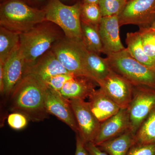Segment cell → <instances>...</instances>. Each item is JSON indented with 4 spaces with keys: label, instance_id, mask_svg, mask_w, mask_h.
<instances>
[{
    "label": "cell",
    "instance_id": "1",
    "mask_svg": "<svg viewBox=\"0 0 155 155\" xmlns=\"http://www.w3.org/2000/svg\"><path fill=\"white\" fill-rule=\"evenodd\" d=\"M47 88L35 75H24L8 97L9 110L21 113L33 122L44 121L48 116L45 108Z\"/></svg>",
    "mask_w": 155,
    "mask_h": 155
},
{
    "label": "cell",
    "instance_id": "2",
    "mask_svg": "<svg viewBox=\"0 0 155 155\" xmlns=\"http://www.w3.org/2000/svg\"><path fill=\"white\" fill-rule=\"evenodd\" d=\"M64 36L59 26L47 20L20 34L19 45L25 61V69L32 66L39 58L51 49L55 42Z\"/></svg>",
    "mask_w": 155,
    "mask_h": 155
},
{
    "label": "cell",
    "instance_id": "3",
    "mask_svg": "<svg viewBox=\"0 0 155 155\" xmlns=\"http://www.w3.org/2000/svg\"><path fill=\"white\" fill-rule=\"evenodd\" d=\"M45 12L22 0H5L0 5V25L20 34L27 32L45 21Z\"/></svg>",
    "mask_w": 155,
    "mask_h": 155
},
{
    "label": "cell",
    "instance_id": "4",
    "mask_svg": "<svg viewBox=\"0 0 155 155\" xmlns=\"http://www.w3.org/2000/svg\"><path fill=\"white\" fill-rule=\"evenodd\" d=\"M106 58L111 70L134 87L155 90V70L136 60L126 48L118 52L107 55Z\"/></svg>",
    "mask_w": 155,
    "mask_h": 155
},
{
    "label": "cell",
    "instance_id": "5",
    "mask_svg": "<svg viewBox=\"0 0 155 155\" xmlns=\"http://www.w3.org/2000/svg\"><path fill=\"white\" fill-rule=\"evenodd\" d=\"M81 3L66 5L60 0H48L43 8L47 21L56 24L68 38L81 40L80 10Z\"/></svg>",
    "mask_w": 155,
    "mask_h": 155
},
{
    "label": "cell",
    "instance_id": "6",
    "mask_svg": "<svg viewBox=\"0 0 155 155\" xmlns=\"http://www.w3.org/2000/svg\"><path fill=\"white\" fill-rule=\"evenodd\" d=\"M51 49L68 72L86 76L95 81L87 68L85 59L87 50L81 40L65 36L55 42Z\"/></svg>",
    "mask_w": 155,
    "mask_h": 155
},
{
    "label": "cell",
    "instance_id": "7",
    "mask_svg": "<svg viewBox=\"0 0 155 155\" xmlns=\"http://www.w3.org/2000/svg\"><path fill=\"white\" fill-rule=\"evenodd\" d=\"M155 17V0H128L119 15L120 26L150 27Z\"/></svg>",
    "mask_w": 155,
    "mask_h": 155
},
{
    "label": "cell",
    "instance_id": "8",
    "mask_svg": "<svg viewBox=\"0 0 155 155\" xmlns=\"http://www.w3.org/2000/svg\"><path fill=\"white\" fill-rule=\"evenodd\" d=\"M133 98L128 106L130 129L135 136L142 123L155 107V90L134 87Z\"/></svg>",
    "mask_w": 155,
    "mask_h": 155
},
{
    "label": "cell",
    "instance_id": "9",
    "mask_svg": "<svg viewBox=\"0 0 155 155\" xmlns=\"http://www.w3.org/2000/svg\"><path fill=\"white\" fill-rule=\"evenodd\" d=\"M78 126V133L85 143L93 142L101 123L92 112L88 102L81 99L68 100Z\"/></svg>",
    "mask_w": 155,
    "mask_h": 155
},
{
    "label": "cell",
    "instance_id": "10",
    "mask_svg": "<svg viewBox=\"0 0 155 155\" xmlns=\"http://www.w3.org/2000/svg\"><path fill=\"white\" fill-rule=\"evenodd\" d=\"M99 86L121 109L128 108L133 98L134 86L121 75L111 71Z\"/></svg>",
    "mask_w": 155,
    "mask_h": 155
},
{
    "label": "cell",
    "instance_id": "11",
    "mask_svg": "<svg viewBox=\"0 0 155 155\" xmlns=\"http://www.w3.org/2000/svg\"><path fill=\"white\" fill-rule=\"evenodd\" d=\"M45 108L48 114L55 116L75 133H78L77 122L69 100L48 87L46 95Z\"/></svg>",
    "mask_w": 155,
    "mask_h": 155
},
{
    "label": "cell",
    "instance_id": "12",
    "mask_svg": "<svg viewBox=\"0 0 155 155\" xmlns=\"http://www.w3.org/2000/svg\"><path fill=\"white\" fill-rule=\"evenodd\" d=\"M71 73L65 69L51 49L39 58L30 67L24 69V75H32L45 82L51 78L60 74Z\"/></svg>",
    "mask_w": 155,
    "mask_h": 155
},
{
    "label": "cell",
    "instance_id": "13",
    "mask_svg": "<svg viewBox=\"0 0 155 155\" xmlns=\"http://www.w3.org/2000/svg\"><path fill=\"white\" fill-rule=\"evenodd\" d=\"M129 129L130 120L128 109H121L116 115L101 123L98 132L93 143L99 146Z\"/></svg>",
    "mask_w": 155,
    "mask_h": 155
},
{
    "label": "cell",
    "instance_id": "14",
    "mask_svg": "<svg viewBox=\"0 0 155 155\" xmlns=\"http://www.w3.org/2000/svg\"><path fill=\"white\" fill-rule=\"evenodd\" d=\"M25 61L19 44L4 64V94L7 97L23 77Z\"/></svg>",
    "mask_w": 155,
    "mask_h": 155
},
{
    "label": "cell",
    "instance_id": "15",
    "mask_svg": "<svg viewBox=\"0 0 155 155\" xmlns=\"http://www.w3.org/2000/svg\"><path fill=\"white\" fill-rule=\"evenodd\" d=\"M120 27L119 16L103 17L99 29L104 54L107 55L117 53L125 48L120 39Z\"/></svg>",
    "mask_w": 155,
    "mask_h": 155
},
{
    "label": "cell",
    "instance_id": "16",
    "mask_svg": "<svg viewBox=\"0 0 155 155\" xmlns=\"http://www.w3.org/2000/svg\"><path fill=\"white\" fill-rule=\"evenodd\" d=\"M97 83L94 80L81 75H75L66 82L60 94L67 100L89 98L96 90Z\"/></svg>",
    "mask_w": 155,
    "mask_h": 155
},
{
    "label": "cell",
    "instance_id": "17",
    "mask_svg": "<svg viewBox=\"0 0 155 155\" xmlns=\"http://www.w3.org/2000/svg\"><path fill=\"white\" fill-rule=\"evenodd\" d=\"M88 98L92 112L101 123L116 115L121 109L100 87L96 89Z\"/></svg>",
    "mask_w": 155,
    "mask_h": 155
},
{
    "label": "cell",
    "instance_id": "18",
    "mask_svg": "<svg viewBox=\"0 0 155 155\" xmlns=\"http://www.w3.org/2000/svg\"><path fill=\"white\" fill-rule=\"evenodd\" d=\"M136 143L135 136L128 130L97 146L109 155H127L130 149Z\"/></svg>",
    "mask_w": 155,
    "mask_h": 155
},
{
    "label": "cell",
    "instance_id": "19",
    "mask_svg": "<svg viewBox=\"0 0 155 155\" xmlns=\"http://www.w3.org/2000/svg\"><path fill=\"white\" fill-rule=\"evenodd\" d=\"M125 41L127 45L126 48L130 55L141 64L155 70V62L144 52L139 31L128 32Z\"/></svg>",
    "mask_w": 155,
    "mask_h": 155
},
{
    "label": "cell",
    "instance_id": "20",
    "mask_svg": "<svg viewBox=\"0 0 155 155\" xmlns=\"http://www.w3.org/2000/svg\"><path fill=\"white\" fill-rule=\"evenodd\" d=\"M85 61L87 70L98 85L112 71L106 58L88 50Z\"/></svg>",
    "mask_w": 155,
    "mask_h": 155
},
{
    "label": "cell",
    "instance_id": "21",
    "mask_svg": "<svg viewBox=\"0 0 155 155\" xmlns=\"http://www.w3.org/2000/svg\"><path fill=\"white\" fill-rule=\"evenodd\" d=\"M81 41L88 51L100 55L104 52L99 25H93L81 21Z\"/></svg>",
    "mask_w": 155,
    "mask_h": 155
},
{
    "label": "cell",
    "instance_id": "22",
    "mask_svg": "<svg viewBox=\"0 0 155 155\" xmlns=\"http://www.w3.org/2000/svg\"><path fill=\"white\" fill-rule=\"evenodd\" d=\"M20 33L0 27V61L5 63L20 42Z\"/></svg>",
    "mask_w": 155,
    "mask_h": 155
},
{
    "label": "cell",
    "instance_id": "23",
    "mask_svg": "<svg viewBox=\"0 0 155 155\" xmlns=\"http://www.w3.org/2000/svg\"><path fill=\"white\" fill-rule=\"evenodd\" d=\"M135 138L137 144L155 143V107L142 123Z\"/></svg>",
    "mask_w": 155,
    "mask_h": 155
},
{
    "label": "cell",
    "instance_id": "24",
    "mask_svg": "<svg viewBox=\"0 0 155 155\" xmlns=\"http://www.w3.org/2000/svg\"><path fill=\"white\" fill-rule=\"evenodd\" d=\"M80 18L81 22L93 25H99L103 15L99 5L81 3Z\"/></svg>",
    "mask_w": 155,
    "mask_h": 155
},
{
    "label": "cell",
    "instance_id": "25",
    "mask_svg": "<svg viewBox=\"0 0 155 155\" xmlns=\"http://www.w3.org/2000/svg\"><path fill=\"white\" fill-rule=\"evenodd\" d=\"M146 54L155 62V30L149 28H140L138 31Z\"/></svg>",
    "mask_w": 155,
    "mask_h": 155
},
{
    "label": "cell",
    "instance_id": "26",
    "mask_svg": "<svg viewBox=\"0 0 155 155\" xmlns=\"http://www.w3.org/2000/svg\"><path fill=\"white\" fill-rule=\"evenodd\" d=\"M128 0H100L99 3L103 17L119 16Z\"/></svg>",
    "mask_w": 155,
    "mask_h": 155
},
{
    "label": "cell",
    "instance_id": "27",
    "mask_svg": "<svg viewBox=\"0 0 155 155\" xmlns=\"http://www.w3.org/2000/svg\"><path fill=\"white\" fill-rule=\"evenodd\" d=\"M75 75L72 73L60 74L51 78L45 83L48 87L60 93L66 82Z\"/></svg>",
    "mask_w": 155,
    "mask_h": 155
},
{
    "label": "cell",
    "instance_id": "28",
    "mask_svg": "<svg viewBox=\"0 0 155 155\" xmlns=\"http://www.w3.org/2000/svg\"><path fill=\"white\" fill-rule=\"evenodd\" d=\"M28 119L21 113L14 112L8 117V123L10 127L14 130H19L25 128L28 124Z\"/></svg>",
    "mask_w": 155,
    "mask_h": 155
},
{
    "label": "cell",
    "instance_id": "29",
    "mask_svg": "<svg viewBox=\"0 0 155 155\" xmlns=\"http://www.w3.org/2000/svg\"><path fill=\"white\" fill-rule=\"evenodd\" d=\"M127 155H155V143L150 144L136 143L130 149Z\"/></svg>",
    "mask_w": 155,
    "mask_h": 155
},
{
    "label": "cell",
    "instance_id": "30",
    "mask_svg": "<svg viewBox=\"0 0 155 155\" xmlns=\"http://www.w3.org/2000/svg\"><path fill=\"white\" fill-rule=\"evenodd\" d=\"M76 150L75 155H89L85 148V143L82 140L78 133H76Z\"/></svg>",
    "mask_w": 155,
    "mask_h": 155
},
{
    "label": "cell",
    "instance_id": "31",
    "mask_svg": "<svg viewBox=\"0 0 155 155\" xmlns=\"http://www.w3.org/2000/svg\"><path fill=\"white\" fill-rule=\"evenodd\" d=\"M85 147L89 155H109L93 142L85 143Z\"/></svg>",
    "mask_w": 155,
    "mask_h": 155
},
{
    "label": "cell",
    "instance_id": "32",
    "mask_svg": "<svg viewBox=\"0 0 155 155\" xmlns=\"http://www.w3.org/2000/svg\"><path fill=\"white\" fill-rule=\"evenodd\" d=\"M22 1L33 8L43 9L46 5L48 0H22Z\"/></svg>",
    "mask_w": 155,
    "mask_h": 155
},
{
    "label": "cell",
    "instance_id": "33",
    "mask_svg": "<svg viewBox=\"0 0 155 155\" xmlns=\"http://www.w3.org/2000/svg\"><path fill=\"white\" fill-rule=\"evenodd\" d=\"M100 0H79L81 4H97L98 5Z\"/></svg>",
    "mask_w": 155,
    "mask_h": 155
},
{
    "label": "cell",
    "instance_id": "34",
    "mask_svg": "<svg viewBox=\"0 0 155 155\" xmlns=\"http://www.w3.org/2000/svg\"><path fill=\"white\" fill-rule=\"evenodd\" d=\"M62 2L64 3V4H66V5H69L70 4L73 3V4H75V3L79 1V0H60Z\"/></svg>",
    "mask_w": 155,
    "mask_h": 155
},
{
    "label": "cell",
    "instance_id": "35",
    "mask_svg": "<svg viewBox=\"0 0 155 155\" xmlns=\"http://www.w3.org/2000/svg\"><path fill=\"white\" fill-rule=\"evenodd\" d=\"M151 28H152L153 30H155V17L153 21L152 24L151 25L150 27Z\"/></svg>",
    "mask_w": 155,
    "mask_h": 155
},
{
    "label": "cell",
    "instance_id": "36",
    "mask_svg": "<svg viewBox=\"0 0 155 155\" xmlns=\"http://www.w3.org/2000/svg\"><path fill=\"white\" fill-rule=\"evenodd\" d=\"M1 1V3L3 2H4V1H5V0H0Z\"/></svg>",
    "mask_w": 155,
    "mask_h": 155
}]
</instances>
